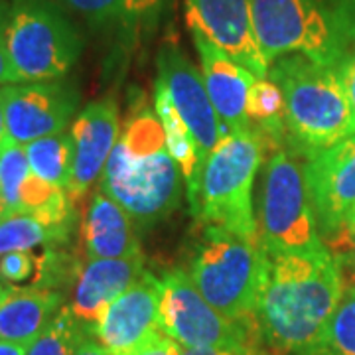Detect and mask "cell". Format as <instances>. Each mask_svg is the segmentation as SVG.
Wrapping results in <instances>:
<instances>
[{"mask_svg": "<svg viewBox=\"0 0 355 355\" xmlns=\"http://www.w3.org/2000/svg\"><path fill=\"white\" fill-rule=\"evenodd\" d=\"M8 142L28 144L65 132L79 105V93L64 81H34L2 87Z\"/></svg>", "mask_w": 355, "mask_h": 355, "instance_id": "11", "label": "cell"}, {"mask_svg": "<svg viewBox=\"0 0 355 355\" xmlns=\"http://www.w3.org/2000/svg\"><path fill=\"white\" fill-rule=\"evenodd\" d=\"M64 306L62 292L6 286L0 298V342L32 345Z\"/></svg>", "mask_w": 355, "mask_h": 355, "instance_id": "18", "label": "cell"}, {"mask_svg": "<svg viewBox=\"0 0 355 355\" xmlns=\"http://www.w3.org/2000/svg\"><path fill=\"white\" fill-rule=\"evenodd\" d=\"M160 331L182 347L225 349L257 355V324L217 312L193 286L190 275L174 268L160 277ZM261 338V336H259Z\"/></svg>", "mask_w": 355, "mask_h": 355, "instance_id": "9", "label": "cell"}, {"mask_svg": "<svg viewBox=\"0 0 355 355\" xmlns=\"http://www.w3.org/2000/svg\"><path fill=\"white\" fill-rule=\"evenodd\" d=\"M6 48L22 83L58 81L77 64L83 40L58 0H6Z\"/></svg>", "mask_w": 355, "mask_h": 355, "instance_id": "7", "label": "cell"}, {"mask_svg": "<svg viewBox=\"0 0 355 355\" xmlns=\"http://www.w3.org/2000/svg\"><path fill=\"white\" fill-rule=\"evenodd\" d=\"M24 148L32 174L67 190L73 166V140L69 130L28 142Z\"/></svg>", "mask_w": 355, "mask_h": 355, "instance_id": "22", "label": "cell"}, {"mask_svg": "<svg viewBox=\"0 0 355 355\" xmlns=\"http://www.w3.org/2000/svg\"><path fill=\"white\" fill-rule=\"evenodd\" d=\"M342 229H349V231H355V211H354V214H352V216H349V219H347V223H345V225H343ZM336 233H338V231H336Z\"/></svg>", "mask_w": 355, "mask_h": 355, "instance_id": "37", "label": "cell"}, {"mask_svg": "<svg viewBox=\"0 0 355 355\" xmlns=\"http://www.w3.org/2000/svg\"><path fill=\"white\" fill-rule=\"evenodd\" d=\"M93 28L130 26L158 10L162 0H58Z\"/></svg>", "mask_w": 355, "mask_h": 355, "instance_id": "23", "label": "cell"}, {"mask_svg": "<svg viewBox=\"0 0 355 355\" xmlns=\"http://www.w3.org/2000/svg\"><path fill=\"white\" fill-rule=\"evenodd\" d=\"M6 142H8V130H6V113H4V95L0 87V150L4 148Z\"/></svg>", "mask_w": 355, "mask_h": 355, "instance_id": "33", "label": "cell"}, {"mask_svg": "<svg viewBox=\"0 0 355 355\" xmlns=\"http://www.w3.org/2000/svg\"><path fill=\"white\" fill-rule=\"evenodd\" d=\"M265 148L253 128L229 130L203 166L196 219L259 241L254 178Z\"/></svg>", "mask_w": 355, "mask_h": 355, "instance_id": "6", "label": "cell"}, {"mask_svg": "<svg viewBox=\"0 0 355 355\" xmlns=\"http://www.w3.org/2000/svg\"><path fill=\"white\" fill-rule=\"evenodd\" d=\"M30 345H22V343H10L0 342V355H26Z\"/></svg>", "mask_w": 355, "mask_h": 355, "instance_id": "34", "label": "cell"}, {"mask_svg": "<svg viewBox=\"0 0 355 355\" xmlns=\"http://www.w3.org/2000/svg\"><path fill=\"white\" fill-rule=\"evenodd\" d=\"M119 127V105L113 97L91 101L77 114L69 130L73 140V166L65 190L73 205L101 180L107 160L121 137Z\"/></svg>", "mask_w": 355, "mask_h": 355, "instance_id": "15", "label": "cell"}, {"mask_svg": "<svg viewBox=\"0 0 355 355\" xmlns=\"http://www.w3.org/2000/svg\"><path fill=\"white\" fill-rule=\"evenodd\" d=\"M89 334L79 326L69 308L64 306L46 331L28 347L26 355H73L77 342Z\"/></svg>", "mask_w": 355, "mask_h": 355, "instance_id": "25", "label": "cell"}, {"mask_svg": "<svg viewBox=\"0 0 355 355\" xmlns=\"http://www.w3.org/2000/svg\"><path fill=\"white\" fill-rule=\"evenodd\" d=\"M182 170L166 146L156 111L137 113L114 144L99 190L116 202L139 229L170 216L182 200Z\"/></svg>", "mask_w": 355, "mask_h": 355, "instance_id": "2", "label": "cell"}, {"mask_svg": "<svg viewBox=\"0 0 355 355\" xmlns=\"http://www.w3.org/2000/svg\"><path fill=\"white\" fill-rule=\"evenodd\" d=\"M191 36L200 53L203 83L221 123L229 130L251 128L247 116V97L257 77L247 67L229 58L225 51L219 50L203 34L191 32Z\"/></svg>", "mask_w": 355, "mask_h": 355, "instance_id": "17", "label": "cell"}, {"mask_svg": "<svg viewBox=\"0 0 355 355\" xmlns=\"http://www.w3.org/2000/svg\"><path fill=\"white\" fill-rule=\"evenodd\" d=\"M30 172L32 170L28 164L24 144L6 142L4 148L0 150V196L6 202L8 214L18 211L20 190Z\"/></svg>", "mask_w": 355, "mask_h": 355, "instance_id": "26", "label": "cell"}, {"mask_svg": "<svg viewBox=\"0 0 355 355\" xmlns=\"http://www.w3.org/2000/svg\"><path fill=\"white\" fill-rule=\"evenodd\" d=\"M343 292V268L326 245L270 257L254 316L261 340L280 355H306L326 330Z\"/></svg>", "mask_w": 355, "mask_h": 355, "instance_id": "1", "label": "cell"}, {"mask_svg": "<svg viewBox=\"0 0 355 355\" xmlns=\"http://www.w3.org/2000/svg\"><path fill=\"white\" fill-rule=\"evenodd\" d=\"M154 111L158 114L162 130H164L166 146L182 170V176L186 182V188H188L191 211H196L198 200H200V188H202L203 164L200 160V153H198V146L191 137L190 128L182 121L168 91L158 79L154 85Z\"/></svg>", "mask_w": 355, "mask_h": 355, "instance_id": "20", "label": "cell"}, {"mask_svg": "<svg viewBox=\"0 0 355 355\" xmlns=\"http://www.w3.org/2000/svg\"><path fill=\"white\" fill-rule=\"evenodd\" d=\"M146 272L142 254L127 259H87L79 266L65 302L79 326L91 334L103 310Z\"/></svg>", "mask_w": 355, "mask_h": 355, "instance_id": "16", "label": "cell"}, {"mask_svg": "<svg viewBox=\"0 0 355 355\" xmlns=\"http://www.w3.org/2000/svg\"><path fill=\"white\" fill-rule=\"evenodd\" d=\"M324 243L331 253L336 254V259L340 261L343 272L349 270L355 277V231L340 229L338 233L324 239Z\"/></svg>", "mask_w": 355, "mask_h": 355, "instance_id": "28", "label": "cell"}, {"mask_svg": "<svg viewBox=\"0 0 355 355\" xmlns=\"http://www.w3.org/2000/svg\"><path fill=\"white\" fill-rule=\"evenodd\" d=\"M270 272V254L257 239L207 225L190 263V279L203 298L231 320L254 322Z\"/></svg>", "mask_w": 355, "mask_h": 355, "instance_id": "5", "label": "cell"}, {"mask_svg": "<svg viewBox=\"0 0 355 355\" xmlns=\"http://www.w3.org/2000/svg\"><path fill=\"white\" fill-rule=\"evenodd\" d=\"M158 81L164 85L182 121L190 128L200 160L205 166L229 128L221 123L209 99L202 71L191 64L180 46L166 42L158 51Z\"/></svg>", "mask_w": 355, "mask_h": 355, "instance_id": "10", "label": "cell"}, {"mask_svg": "<svg viewBox=\"0 0 355 355\" xmlns=\"http://www.w3.org/2000/svg\"><path fill=\"white\" fill-rule=\"evenodd\" d=\"M135 227L132 217L97 190L89 200L81 223L87 259H127L142 254Z\"/></svg>", "mask_w": 355, "mask_h": 355, "instance_id": "19", "label": "cell"}, {"mask_svg": "<svg viewBox=\"0 0 355 355\" xmlns=\"http://www.w3.org/2000/svg\"><path fill=\"white\" fill-rule=\"evenodd\" d=\"M266 77L284 95L288 144L296 154L306 158L355 135V113L338 65L291 53L268 65Z\"/></svg>", "mask_w": 355, "mask_h": 355, "instance_id": "3", "label": "cell"}, {"mask_svg": "<svg viewBox=\"0 0 355 355\" xmlns=\"http://www.w3.org/2000/svg\"><path fill=\"white\" fill-rule=\"evenodd\" d=\"M4 291H6V286H4V284H2V280H0V298H2Z\"/></svg>", "mask_w": 355, "mask_h": 355, "instance_id": "38", "label": "cell"}, {"mask_svg": "<svg viewBox=\"0 0 355 355\" xmlns=\"http://www.w3.org/2000/svg\"><path fill=\"white\" fill-rule=\"evenodd\" d=\"M132 355H180V345L160 331Z\"/></svg>", "mask_w": 355, "mask_h": 355, "instance_id": "30", "label": "cell"}, {"mask_svg": "<svg viewBox=\"0 0 355 355\" xmlns=\"http://www.w3.org/2000/svg\"><path fill=\"white\" fill-rule=\"evenodd\" d=\"M69 231L55 227L46 219L12 211L0 221V257L14 251H34L38 247H53L69 239Z\"/></svg>", "mask_w": 355, "mask_h": 355, "instance_id": "21", "label": "cell"}, {"mask_svg": "<svg viewBox=\"0 0 355 355\" xmlns=\"http://www.w3.org/2000/svg\"><path fill=\"white\" fill-rule=\"evenodd\" d=\"M160 334V280L144 272L103 310L91 336L113 355H132Z\"/></svg>", "mask_w": 355, "mask_h": 355, "instance_id": "13", "label": "cell"}, {"mask_svg": "<svg viewBox=\"0 0 355 355\" xmlns=\"http://www.w3.org/2000/svg\"><path fill=\"white\" fill-rule=\"evenodd\" d=\"M259 48L268 65L300 53L340 65L355 48V0H251Z\"/></svg>", "mask_w": 355, "mask_h": 355, "instance_id": "4", "label": "cell"}, {"mask_svg": "<svg viewBox=\"0 0 355 355\" xmlns=\"http://www.w3.org/2000/svg\"><path fill=\"white\" fill-rule=\"evenodd\" d=\"M340 76H342L343 87L347 91V97L352 103V109L355 113V48L342 60V64L338 65Z\"/></svg>", "mask_w": 355, "mask_h": 355, "instance_id": "31", "label": "cell"}, {"mask_svg": "<svg viewBox=\"0 0 355 355\" xmlns=\"http://www.w3.org/2000/svg\"><path fill=\"white\" fill-rule=\"evenodd\" d=\"M73 355H113L111 352H107L101 343L97 342L91 334H85L79 342H77Z\"/></svg>", "mask_w": 355, "mask_h": 355, "instance_id": "32", "label": "cell"}, {"mask_svg": "<svg viewBox=\"0 0 355 355\" xmlns=\"http://www.w3.org/2000/svg\"><path fill=\"white\" fill-rule=\"evenodd\" d=\"M8 214V207H6V202H4V198L0 196V221L4 219V216Z\"/></svg>", "mask_w": 355, "mask_h": 355, "instance_id": "36", "label": "cell"}, {"mask_svg": "<svg viewBox=\"0 0 355 355\" xmlns=\"http://www.w3.org/2000/svg\"><path fill=\"white\" fill-rule=\"evenodd\" d=\"M304 178L324 241L355 211V135L306 156Z\"/></svg>", "mask_w": 355, "mask_h": 355, "instance_id": "12", "label": "cell"}, {"mask_svg": "<svg viewBox=\"0 0 355 355\" xmlns=\"http://www.w3.org/2000/svg\"><path fill=\"white\" fill-rule=\"evenodd\" d=\"M259 241L270 257L312 251L326 243L308 196L304 164L286 148L268 156L257 207Z\"/></svg>", "mask_w": 355, "mask_h": 355, "instance_id": "8", "label": "cell"}, {"mask_svg": "<svg viewBox=\"0 0 355 355\" xmlns=\"http://www.w3.org/2000/svg\"><path fill=\"white\" fill-rule=\"evenodd\" d=\"M306 355H355V284L345 286L326 330Z\"/></svg>", "mask_w": 355, "mask_h": 355, "instance_id": "24", "label": "cell"}, {"mask_svg": "<svg viewBox=\"0 0 355 355\" xmlns=\"http://www.w3.org/2000/svg\"><path fill=\"white\" fill-rule=\"evenodd\" d=\"M38 272V254L32 251H14L0 257V280L8 286L34 280Z\"/></svg>", "mask_w": 355, "mask_h": 355, "instance_id": "27", "label": "cell"}, {"mask_svg": "<svg viewBox=\"0 0 355 355\" xmlns=\"http://www.w3.org/2000/svg\"><path fill=\"white\" fill-rule=\"evenodd\" d=\"M191 32H200L254 77L268 76V62L259 48L251 0H184Z\"/></svg>", "mask_w": 355, "mask_h": 355, "instance_id": "14", "label": "cell"}, {"mask_svg": "<svg viewBox=\"0 0 355 355\" xmlns=\"http://www.w3.org/2000/svg\"><path fill=\"white\" fill-rule=\"evenodd\" d=\"M180 355H243V354L225 352V349H191V347H182V345H180Z\"/></svg>", "mask_w": 355, "mask_h": 355, "instance_id": "35", "label": "cell"}, {"mask_svg": "<svg viewBox=\"0 0 355 355\" xmlns=\"http://www.w3.org/2000/svg\"><path fill=\"white\" fill-rule=\"evenodd\" d=\"M22 83L12 67L8 48H6V0H0V87Z\"/></svg>", "mask_w": 355, "mask_h": 355, "instance_id": "29", "label": "cell"}]
</instances>
